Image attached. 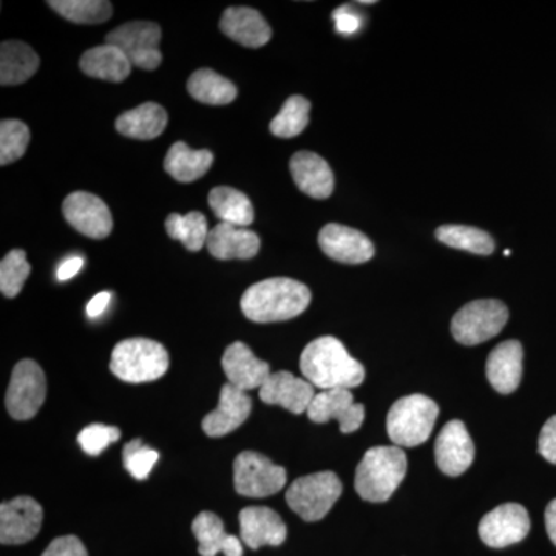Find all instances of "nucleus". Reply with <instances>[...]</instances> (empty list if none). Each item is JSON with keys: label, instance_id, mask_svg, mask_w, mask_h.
Masks as SVG:
<instances>
[{"label": "nucleus", "instance_id": "4c0bfd02", "mask_svg": "<svg viewBox=\"0 0 556 556\" xmlns=\"http://www.w3.org/2000/svg\"><path fill=\"white\" fill-rule=\"evenodd\" d=\"M159 452L148 447L141 439H135V441L124 445L123 448L124 467L138 481L148 479L150 471L159 460Z\"/></svg>", "mask_w": 556, "mask_h": 556}, {"label": "nucleus", "instance_id": "c85d7f7f", "mask_svg": "<svg viewBox=\"0 0 556 556\" xmlns=\"http://www.w3.org/2000/svg\"><path fill=\"white\" fill-rule=\"evenodd\" d=\"M214 153L211 150H193L178 141L167 152L164 170L179 182H193L211 169Z\"/></svg>", "mask_w": 556, "mask_h": 556}, {"label": "nucleus", "instance_id": "c756f323", "mask_svg": "<svg viewBox=\"0 0 556 556\" xmlns=\"http://www.w3.org/2000/svg\"><path fill=\"white\" fill-rule=\"evenodd\" d=\"M208 206L219 218V223L248 228L254 223V206L240 190L219 186L208 193Z\"/></svg>", "mask_w": 556, "mask_h": 556}, {"label": "nucleus", "instance_id": "1a4fd4ad", "mask_svg": "<svg viewBox=\"0 0 556 556\" xmlns=\"http://www.w3.org/2000/svg\"><path fill=\"white\" fill-rule=\"evenodd\" d=\"M287 484V470L257 452H243L233 460V485L248 497L276 495Z\"/></svg>", "mask_w": 556, "mask_h": 556}, {"label": "nucleus", "instance_id": "a19ab883", "mask_svg": "<svg viewBox=\"0 0 556 556\" xmlns=\"http://www.w3.org/2000/svg\"><path fill=\"white\" fill-rule=\"evenodd\" d=\"M538 452L544 459L556 466V416H552L544 424L540 439H538Z\"/></svg>", "mask_w": 556, "mask_h": 556}, {"label": "nucleus", "instance_id": "9b49d317", "mask_svg": "<svg viewBox=\"0 0 556 556\" xmlns=\"http://www.w3.org/2000/svg\"><path fill=\"white\" fill-rule=\"evenodd\" d=\"M62 212L73 229L93 240H102L113 229V218L108 204L89 192H73L62 204Z\"/></svg>", "mask_w": 556, "mask_h": 556}, {"label": "nucleus", "instance_id": "423d86ee", "mask_svg": "<svg viewBox=\"0 0 556 556\" xmlns=\"http://www.w3.org/2000/svg\"><path fill=\"white\" fill-rule=\"evenodd\" d=\"M342 492L343 485L338 475L320 471L295 479L288 489L287 503L303 521L316 522L327 517Z\"/></svg>", "mask_w": 556, "mask_h": 556}, {"label": "nucleus", "instance_id": "f8f14e48", "mask_svg": "<svg viewBox=\"0 0 556 556\" xmlns=\"http://www.w3.org/2000/svg\"><path fill=\"white\" fill-rule=\"evenodd\" d=\"M43 510L30 496L14 497L0 506V543L20 546L38 536Z\"/></svg>", "mask_w": 556, "mask_h": 556}, {"label": "nucleus", "instance_id": "58836bf2", "mask_svg": "<svg viewBox=\"0 0 556 556\" xmlns=\"http://www.w3.org/2000/svg\"><path fill=\"white\" fill-rule=\"evenodd\" d=\"M121 431L118 427L104 426V424H91L80 431L78 441L80 448L90 456H98L113 442L118 441Z\"/></svg>", "mask_w": 556, "mask_h": 556}, {"label": "nucleus", "instance_id": "b1692460", "mask_svg": "<svg viewBox=\"0 0 556 556\" xmlns=\"http://www.w3.org/2000/svg\"><path fill=\"white\" fill-rule=\"evenodd\" d=\"M206 247L212 257L218 260H249L258 254L260 239L247 228L218 223L208 232Z\"/></svg>", "mask_w": 556, "mask_h": 556}, {"label": "nucleus", "instance_id": "a878e982", "mask_svg": "<svg viewBox=\"0 0 556 556\" xmlns=\"http://www.w3.org/2000/svg\"><path fill=\"white\" fill-rule=\"evenodd\" d=\"M169 116L156 102H144L116 118L115 127L124 137L150 141L166 130Z\"/></svg>", "mask_w": 556, "mask_h": 556}, {"label": "nucleus", "instance_id": "f3484780", "mask_svg": "<svg viewBox=\"0 0 556 556\" xmlns=\"http://www.w3.org/2000/svg\"><path fill=\"white\" fill-rule=\"evenodd\" d=\"M258 394L265 404L278 405L294 415L308 412L311 402L316 397L313 383L295 378L289 371L273 372L260 388Z\"/></svg>", "mask_w": 556, "mask_h": 556}, {"label": "nucleus", "instance_id": "dca6fc26", "mask_svg": "<svg viewBox=\"0 0 556 556\" xmlns=\"http://www.w3.org/2000/svg\"><path fill=\"white\" fill-rule=\"evenodd\" d=\"M434 456L439 470L456 478L466 473L475 459V445L467 427L460 420H452L439 433Z\"/></svg>", "mask_w": 556, "mask_h": 556}, {"label": "nucleus", "instance_id": "6e6552de", "mask_svg": "<svg viewBox=\"0 0 556 556\" xmlns=\"http://www.w3.org/2000/svg\"><path fill=\"white\" fill-rule=\"evenodd\" d=\"M160 40V25L148 21L127 22L105 36V43L118 47L134 67L149 72L159 68L163 61Z\"/></svg>", "mask_w": 556, "mask_h": 556}, {"label": "nucleus", "instance_id": "cd10ccee", "mask_svg": "<svg viewBox=\"0 0 556 556\" xmlns=\"http://www.w3.org/2000/svg\"><path fill=\"white\" fill-rule=\"evenodd\" d=\"M38 53L21 40H7L0 47V84L20 86L38 72Z\"/></svg>", "mask_w": 556, "mask_h": 556}, {"label": "nucleus", "instance_id": "4be33fe9", "mask_svg": "<svg viewBox=\"0 0 556 556\" xmlns=\"http://www.w3.org/2000/svg\"><path fill=\"white\" fill-rule=\"evenodd\" d=\"M525 350L518 340L500 343L486 358V379L497 393L510 394L522 379Z\"/></svg>", "mask_w": 556, "mask_h": 556}, {"label": "nucleus", "instance_id": "ea45409f", "mask_svg": "<svg viewBox=\"0 0 556 556\" xmlns=\"http://www.w3.org/2000/svg\"><path fill=\"white\" fill-rule=\"evenodd\" d=\"M42 556H89V554L78 536L68 535L51 541Z\"/></svg>", "mask_w": 556, "mask_h": 556}, {"label": "nucleus", "instance_id": "bb28decb", "mask_svg": "<svg viewBox=\"0 0 556 556\" xmlns=\"http://www.w3.org/2000/svg\"><path fill=\"white\" fill-rule=\"evenodd\" d=\"M79 67L90 78L123 83L129 78L134 65L118 47L104 43L87 50L80 56Z\"/></svg>", "mask_w": 556, "mask_h": 556}, {"label": "nucleus", "instance_id": "7c9ffc66", "mask_svg": "<svg viewBox=\"0 0 556 556\" xmlns=\"http://www.w3.org/2000/svg\"><path fill=\"white\" fill-rule=\"evenodd\" d=\"M188 90L193 100L207 105H226L236 101L237 87L211 68H200L190 76Z\"/></svg>", "mask_w": 556, "mask_h": 556}, {"label": "nucleus", "instance_id": "a18cd8bd", "mask_svg": "<svg viewBox=\"0 0 556 556\" xmlns=\"http://www.w3.org/2000/svg\"><path fill=\"white\" fill-rule=\"evenodd\" d=\"M546 529L548 538L556 546V500L552 501L546 508Z\"/></svg>", "mask_w": 556, "mask_h": 556}, {"label": "nucleus", "instance_id": "2f4dec72", "mask_svg": "<svg viewBox=\"0 0 556 556\" xmlns=\"http://www.w3.org/2000/svg\"><path fill=\"white\" fill-rule=\"evenodd\" d=\"M437 239L459 251L471 254L490 255L495 251V241L485 230L463 225H445L437 229Z\"/></svg>", "mask_w": 556, "mask_h": 556}, {"label": "nucleus", "instance_id": "f03ea898", "mask_svg": "<svg viewBox=\"0 0 556 556\" xmlns=\"http://www.w3.org/2000/svg\"><path fill=\"white\" fill-rule=\"evenodd\" d=\"M309 303L311 291L306 285L292 278L276 277L248 288L240 306L249 320L273 324L300 316Z\"/></svg>", "mask_w": 556, "mask_h": 556}, {"label": "nucleus", "instance_id": "a211bd4d", "mask_svg": "<svg viewBox=\"0 0 556 556\" xmlns=\"http://www.w3.org/2000/svg\"><path fill=\"white\" fill-rule=\"evenodd\" d=\"M252 412V399L247 391L226 383L219 391L218 407L204 416L203 431L208 438H223L247 422Z\"/></svg>", "mask_w": 556, "mask_h": 556}, {"label": "nucleus", "instance_id": "c9c22d12", "mask_svg": "<svg viewBox=\"0 0 556 556\" xmlns=\"http://www.w3.org/2000/svg\"><path fill=\"white\" fill-rule=\"evenodd\" d=\"M30 274L31 265L27 262L25 251L13 249L0 263V291L5 298H16Z\"/></svg>", "mask_w": 556, "mask_h": 556}, {"label": "nucleus", "instance_id": "37998d69", "mask_svg": "<svg viewBox=\"0 0 556 556\" xmlns=\"http://www.w3.org/2000/svg\"><path fill=\"white\" fill-rule=\"evenodd\" d=\"M110 299H112V294L108 291H102L100 294L94 295L90 300L89 305H87V316L90 318L100 317L108 309Z\"/></svg>", "mask_w": 556, "mask_h": 556}, {"label": "nucleus", "instance_id": "20e7f679", "mask_svg": "<svg viewBox=\"0 0 556 556\" xmlns=\"http://www.w3.org/2000/svg\"><path fill=\"white\" fill-rule=\"evenodd\" d=\"M169 364V353L160 342L126 339L113 348L110 371L123 382H153L166 375Z\"/></svg>", "mask_w": 556, "mask_h": 556}, {"label": "nucleus", "instance_id": "39448f33", "mask_svg": "<svg viewBox=\"0 0 556 556\" xmlns=\"http://www.w3.org/2000/svg\"><path fill=\"white\" fill-rule=\"evenodd\" d=\"M439 416L433 399L412 394L399 399L387 417V431L397 447H416L430 438Z\"/></svg>", "mask_w": 556, "mask_h": 556}, {"label": "nucleus", "instance_id": "4468645a", "mask_svg": "<svg viewBox=\"0 0 556 556\" xmlns=\"http://www.w3.org/2000/svg\"><path fill=\"white\" fill-rule=\"evenodd\" d=\"M530 532V518L519 504H503L486 514L479 525V536L486 546L503 548L525 540Z\"/></svg>", "mask_w": 556, "mask_h": 556}, {"label": "nucleus", "instance_id": "5701e85b", "mask_svg": "<svg viewBox=\"0 0 556 556\" xmlns=\"http://www.w3.org/2000/svg\"><path fill=\"white\" fill-rule=\"evenodd\" d=\"M292 178L295 185L306 195L316 200H325L331 197L334 190V175L327 161L314 152L295 153L289 163Z\"/></svg>", "mask_w": 556, "mask_h": 556}, {"label": "nucleus", "instance_id": "f257e3e1", "mask_svg": "<svg viewBox=\"0 0 556 556\" xmlns=\"http://www.w3.org/2000/svg\"><path fill=\"white\" fill-rule=\"evenodd\" d=\"M303 378L320 390H353L365 379V368L351 357L339 339L325 336L313 340L300 356Z\"/></svg>", "mask_w": 556, "mask_h": 556}, {"label": "nucleus", "instance_id": "0eeeda50", "mask_svg": "<svg viewBox=\"0 0 556 556\" xmlns=\"http://www.w3.org/2000/svg\"><path fill=\"white\" fill-rule=\"evenodd\" d=\"M507 320V306L500 300H475L453 317L452 334L460 345H478L496 338Z\"/></svg>", "mask_w": 556, "mask_h": 556}, {"label": "nucleus", "instance_id": "ddd939ff", "mask_svg": "<svg viewBox=\"0 0 556 556\" xmlns=\"http://www.w3.org/2000/svg\"><path fill=\"white\" fill-rule=\"evenodd\" d=\"M309 419L316 424H327L329 420H338L342 433H354L361 428L365 419L364 405L354 402L353 393L345 388L328 390L317 393L311 402Z\"/></svg>", "mask_w": 556, "mask_h": 556}, {"label": "nucleus", "instance_id": "72a5a7b5", "mask_svg": "<svg viewBox=\"0 0 556 556\" xmlns=\"http://www.w3.org/2000/svg\"><path fill=\"white\" fill-rule=\"evenodd\" d=\"M51 7L64 20L75 24L97 25L112 17V3L104 0H50Z\"/></svg>", "mask_w": 556, "mask_h": 556}, {"label": "nucleus", "instance_id": "6ab92c4d", "mask_svg": "<svg viewBox=\"0 0 556 556\" xmlns=\"http://www.w3.org/2000/svg\"><path fill=\"white\" fill-rule=\"evenodd\" d=\"M222 367L228 378V383L241 391H251L255 388L260 390L266 379L273 375L269 364L255 357L251 348L243 342H233L232 345L226 348Z\"/></svg>", "mask_w": 556, "mask_h": 556}, {"label": "nucleus", "instance_id": "c03bdc74", "mask_svg": "<svg viewBox=\"0 0 556 556\" xmlns=\"http://www.w3.org/2000/svg\"><path fill=\"white\" fill-rule=\"evenodd\" d=\"M83 266L84 260L80 257H72L65 260V262L62 263V265L60 266V269H58V280H70V278L75 277L76 274H78L79 270L83 269Z\"/></svg>", "mask_w": 556, "mask_h": 556}, {"label": "nucleus", "instance_id": "79ce46f5", "mask_svg": "<svg viewBox=\"0 0 556 556\" xmlns=\"http://www.w3.org/2000/svg\"><path fill=\"white\" fill-rule=\"evenodd\" d=\"M332 17H334L338 31L343 33V35H353L361 27V20H358L357 14L353 10L348 9V7L336 10Z\"/></svg>", "mask_w": 556, "mask_h": 556}, {"label": "nucleus", "instance_id": "aec40b11", "mask_svg": "<svg viewBox=\"0 0 556 556\" xmlns=\"http://www.w3.org/2000/svg\"><path fill=\"white\" fill-rule=\"evenodd\" d=\"M239 521L241 541L252 551L263 546H280L287 540V525L273 508H243Z\"/></svg>", "mask_w": 556, "mask_h": 556}, {"label": "nucleus", "instance_id": "7ed1b4c3", "mask_svg": "<svg viewBox=\"0 0 556 556\" xmlns=\"http://www.w3.org/2000/svg\"><path fill=\"white\" fill-rule=\"evenodd\" d=\"M407 475V456L399 447L369 448L357 466L356 492L368 503H386Z\"/></svg>", "mask_w": 556, "mask_h": 556}, {"label": "nucleus", "instance_id": "2eb2a0df", "mask_svg": "<svg viewBox=\"0 0 556 556\" xmlns=\"http://www.w3.org/2000/svg\"><path fill=\"white\" fill-rule=\"evenodd\" d=\"M318 247L329 258L345 265H361L375 255V247L365 233L338 223H331L320 230Z\"/></svg>", "mask_w": 556, "mask_h": 556}, {"label": "nucleus", "instance_id": "473e14b6", "mask_svg": "<svg viewBox=\"0 0 556 556\" xmlns=\"http://www.w3.org/2000/svg\"><path fill=\"white\" fill-rule=\"evenodd\" d=\"M166 230L170 239L181 241L190 252H199L207 244V219L201 212L188 215L170 214L166 219Z\"/></svg>", "mask_w": 556, "mask_h": 556}, {"label": "nucleus", "instance_id": "e433bc0d", "mask_svg": "<svg viewBox=\"0 0 556 556\" xmlns=\"http://www.w3.org/2000/svg\"><path fill=\"white\" fill-rule=\"evenodd\" d=\"M30 129L17 119H3L0 123V164L9 166L21 160L30 144Z\"/></svg>", "mask_w": 556, "mask_h": 556}, {"label": "nucleus", "instance_id": "412c9836", "mask_svg": "<svg viewBox=\"0 0 556 556\" xmlns=\"http://www.w3.org/2000/svg\"><path fill=\"white\" fill-rule=\"evenodd\" d=\"M219 30L248 49H260L273 38V30L265 17L248 7H230L226 10L219 21Z\"/></svg>", "mask_w": 556, "mask_h": 556}, {"label": "nucleus", "instance_id": "f704fd0d", "mask_svg": "<svg viewBox=\"0 0 556 556\" xmlns=\"http://www.w3.org/2000/svg\"><path fill=\"white\" fill-rule=\"evenodd\" d=\"M311 102L306 98H288L280 113L270 121V134L278 138H294L306 129L309 123Z\"/></svg>", "mask_w": 556, "mask_h": 556}, {"label": "nucleus", "instance_id": "393cba45", "mask_svg": "<svg viewBox=\"0 0 556 556\" xmlns=\"http://www.w3.org/2000/svg\"><path fill=\"white\" fill-rule=\"evenodd\" d=\"M192 532L199 541L201 556H243V546L239 538L228 535L222 518L212 511H201L199 517L193 519Z\"/></svg>", "mask_w": 556, "mask_h": 556}, {"label": "nucleus", "instance_id": "9d476101", "mask_svg": "<svg viewBox=\"0 0 556 556\" xmlns=\"http://www.w3.org/2000/svg\"><path fill=\"white\" fill-rule=\"evenodd\" d=\"M47 396V380L42 368L31 358H25L11 372L5 405L10 416L16 420L33 419Z\"/></svg>", "mask_w": 556, "mask_h": 556}]
</instances>
